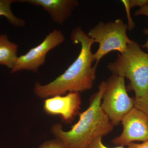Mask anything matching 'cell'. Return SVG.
I'll return each instance as SVG.
<instances>
[{"label": "cell", "mask_w": 148, "mask_h": 148, "mask_svg": "<svg viewBox=\"0 0 148 148\" xmlns=\"http://www.w3.org/2000/svg\"><path fill=\"white\" fill-rule=\"evenodd\" d=\"M128 26L121 19L105 23L103 21L90 29L88 36L99 44V47L93 53L95 66H98L104 56L112 51L122 53L132 40L127 36Z\"/></svg>", "instance_id": "obj_4"}, {"label": "cell", "mask_w": 148, "mask_h": 148, "mask_svg": "<svg viewBox=\"0 0 148 148\" xmlns=\"http://www.w3.org/2000/svg\"><path fill=\"white\" fill-rule=\"evenodd\" d=\"M18 2L42 7L53 22L61 25L71 17L75 9L79 5L77 0H18Z\"/></svg>", "instance_id": "obj_9"}, {"label": "cell", "mask_w": 148, "mask_h": 148, "mask_svg": "<svg viewBox=\"0 0 148 148\" xmlns=\"http://www.w3.org/2000/svg\"><path fill=\"white\" fill-rule=\"evenodd\" d=\"M39 148H66L61 140H49L43 143Z\"/></svg>", "instance_id": "obj_14"}, {"label": "cell", "mask_w": 148, "mask_h": 148, "mask_svg": "<svg viewBox=\"0 0 148 148\" xmlns=\"http://www.w3.org/2000/svg\"><path fill=\"white\" fill-rule=\"evenodd\" d=\"M135 16L144 15L148 17V5L145 6L136 10L134 13Z\"/></svg>", "instance_id": "obj_17"}, {"label": "cell", "mask_w": 148, "mask_h": 148, "mask_svg": "<svg viewBox=\"0 0 148 148\" xmlns=\"http://www.w3.org/2000/svg\"><path fill=\"white\" fill-rule=\"evenodd\" d=\"M16 2H18V0H0V16L5 17L14 27H23L26 24L25 20L16 17L12 11L11 5Z\"/></svg>", "instance_id": "obj_11"}, {"label": "cell", "mask_w": 148, "mask_h": 148, "mask_svg": "<svg viewBox=\"0 0 148 148\" xmlns=\"http://www.w3.org/2000/svg\"><path fill=\"white\" fill-rule=\"evenodd\" d=\"M71 38L75 44L81 45L80 53L76 59L64 73L53 81L45 85L36 84L34 92L40 98L62 95L67 92H79L91 89L96 77L97 66L91 47L94 43L80 27L74 28Z\"/></svg>", "instance_id": "obj_1"}, {"label": "cell", "mask_w": 148, "mask_h": 148, "mask_svg": "<svg viewBox=\"0 0 148 148\" xmlns=\"http://www.w3.org/2000/svg\"><path fill=\"white\" fill-rule=\"evenodd\" d=\"M107 69L112 75L129 80L135 98L143 97L148 92V53L136 41H131L125 51L108 64Z\"/></svg>", "instance_id": "obj_3"}, {"label": "cell", "mask_w": 148, "mask_h": 148, "mask_svg": "<svg viewBox=\"0 0 148 148\" xmlns=\"http://www.w3.org/2000/svg\"><path fill=\"white\" fill-rule=\"evenodd\" d=\"M81 103L79 92H69L65 95H56L46 98L43 108L48 114L60 116L63 121L71 123L79 114Z\"/></svg>", "instance_id": "obj_8"}, {"label": "cell", "mask_w": 148, "mask_h": 148, "mask_svg": "<svg viewBox=\"0 0 148 148\" xmlns=\"http://www.w3.org/2000/svg\"><path fill=\"white\" fill-rule=\"evenodd\" d=\"M101 107L114 126L120 123L123 117L134 108V98L130 97L125 78L112 75L106 81Z\"/></svg>", "instance_id": "obj_5"}, {"label": "cell", "mask_w": 148, "mask_h": 148, "mask_svg": "<svg viewBox=\"0 0 148 148\" xmlns=\"http://www.w3.org/2000/svg\"><path fill=\"white\" fill-rule=\"evenodd\" d=\"M103 137L99 136L95 138L90 143L88 148H125L123 146H119L114 148H109L104 145L102 142Z\"/></svg>", "instance_id": "obj_15"}, {"label": "cell", "mask_w": 148, "mask_h": 148, "mask_svg": "<svg viewBox=\"0 0 148 148\" xmlns=\"http://www.w3.org/2000/svg\"><path fill=\"white\" fill-rule=\"evenodd\" d=\"M18 45L10 41L7 35L0 34V65L13 69L18 57Z\"/></svg>", "instance_id": "obj_10"}, {"label": "cell", "mask_w": 148, "mask_h": 148, "mask_svg": "<svg viewBox=\"0 0 148 148\" xmlns=\"http://www.w3.org/2000/svg\"><path fill=\"white\" fill-rule=\"evenodd\" d=\"M122 2L126 9L127 16H130V11L135 7H140V8L148 5V0H125L122 1Z\"/></svg>", "instance_id": "obj_13"}, {"label": "cell", "mask_w": 148, "mask_h": 148, "mask_svg": "<svg viewBox=\"0 0 148 148\" xmlns=\"http://www.w3.org/2000/svg\"><path fill=\"white\" fill-rule=\"evenodd\" d=\"M134 107L143 112L148 119V92L143 97L134 98Z\"/></svg>", "instance_id": "obj_12"}, {"label": "cell", "mask_w": 148, "mask_h": 148, "mask_svg": "<svg viewBox=\"0 0 148 148\" xmlns=\"http://www.w3.org/2000/svg\"><path fill=\"white\" fill-rule=\"evenodd\" d=\"M123 130L112 141L115 145L128 146L135 141L148 140V119L144 113L135 107L122 119Z\"/></svg>", "instance_id": "obj_7"}, {"label": "cell", "mask_w": 148, "mask_h": 148, "mask_svg": "<svg viewBox=\"0 0 148 148\" xmlns=\"http://www.w3.org/2000/svg\"><path fill=\"white\" fill-rule=\"evenodd\" d=\"M106 81L102 82L98 90L90 98L89 106L79 114L78 121L69 131L63 130L62 125H53L52 134L61 140L66 148H88L95 138L105 136L112 131L114 125L101 107Z\"/></svg>", "instance_id": "obj_2"}, {"label": "cell", "mask_w": 148, "mask_h": 148, "mask_svg": "<svg viewBox=\"0 0 148 148\" xmlns=\"http://www.w3.org/2000/svg\"><path fill=\"white\" fill-rule=\"evenodd\" d=\"M143 32L144 34L147 35V36L148 38L147 40V42H146L145 43L143 46L142 47H143V48L145 49H147L148 51V28L144 29V30H143Z\"/></svg>", "instance_id": "obj_18"}, {"label": "cell", "mask_w": 148, "mask_h": 148, "mask_svg": "<svg viewBox=\"0 0 148 148\" xmlns=\"http://www.w3.org/2000/svg\"><path fill=\"white\" fill-rule=\"evenodd\" d=\"M65 40V36L60 30L55 29L51 32L41 43L18 56L11 73L22 70L36 73L40 67L45 64L47 53L64 42Z\"/></svg>", "instance_id": "obj_6"}, {"label": "cell", "mask_w": 148, "mask_h": 148, "mask_svg": "<svg viewBox=\"0 0 148 148\" xmlns=\"http://www.w3.org/2000/svg\"><path fill=\"white\" fill-rule=\"evenodd\" d=\"M127 148H148V140L141 144L131 143L127 146Z\"/></svg>", "instance_id": "obj_16"}]
</instances>
